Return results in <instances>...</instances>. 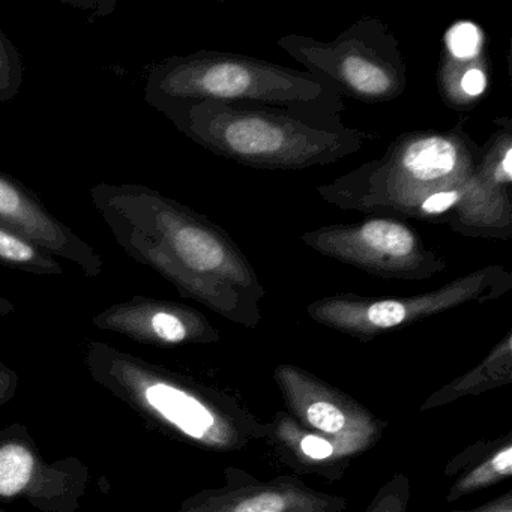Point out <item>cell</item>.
<instances>
[{
	"instance_id": "603a6c76",
	"label": "cell",
	"mask_w": 512,
	"mask_h": 512,
	"mask_svg": "<svg viewBox=\"0 0 512 512\" xmlns=\"http://www.w3.org/2000/svg\"><path fill=\"white\" fill-rule=\"evenodd\" d=\"M449 512H512V491H506L502 496L494 497L493 500L478 506V508Z\"/></svg>"
},
{
	"instance_id": "277c9868",
	"label": "cell",
	"mask_w": 512,
	"mask_h": 512,
	"mask_svg": "<svg viewBox=\"0 0 512 512\" xmlns=\"http://www.w3.org/2000/svg\"><path fill=\"white\" fill-rule=\"evenodd\" d=\"M157 112L206 151L257 170L328 166L361 151L371 137L341 116L260 104L202 101L167 104Z\"/></svg>"
},
{
	"instance_id": "7a4b0ae2",
	"label": "cell",
	"mask_w": 512,
	"mask_h": 512,
	"mask_svg": "<svg viewBox=\"0 0 512 512\" xmlns=\"http://www.w3.org/2000/svg\"><path fill=\"white\" fill-rule=\"evenodd\" d=\"M481 146L458 119L446 131L400 134L383 155L316 187L335 208L368 217L448 224L466 193Z\"/></svg>"
},
{
	"instance_id": "9c48e42d",
	"label": "cell",
	"mask_w": 512,
	"mask_h": 512,
	"mask_svg": "<svg viewBox=\"0 0 512 512\" xmlns=\"http://www.w3.org/2000/svg\"><path fill=\"white\" fill-rule=\"evenodd\" d=\"M89 473L77 458L47 463L23 424L0 428V502L26 499L43 512H77Z\"/></svg>"
},
{
	"instance_id": "9a60e30c",
	"label": "cell",
	"mask_w": 512,
	"mask_h": 512,
	"mask_svg": "<svg viewBox=\"0 0 512 512\" xmlns=\"http://www.w3.org/2000/svg\"><path fill=\"white\" fill-rule=\"evenodd\" d=\"M491 61L487 35L478 23L458 20L442 41L437 89L440 100L458 113L476 109L490 91Z\"/></svg>"
},
{
	"instance_id": "3957f363",
	"label": "cell",
	"mask_w": 512,
	"mask_h": 512,
	"mask_svg": "<svg viewBox=\"0 0 512 512\" xmlns=\"http://www.w3.org/2000/svg\"><path fill=\"white\" fill-rule=\"evenodd\" d=\"M85 367L97 385L149 425L188 445L226 454L268 439L269 422L227 392L103 341L86 343Z\"/></svg>"
},
{
	"instance_id": "30bf717a",
	"label": "cell",
	"mask_w": 512,
	"mask_h": 512,
	"mask_svg": "<svg viewBox=\"0 0 512 512\" xmlns=\"http://www.w3.org/2000/svg\"><path fill=\"white\" fill-rule=\"evenodd\" d=\"M274 380L287 413L308 430L332 437L359 455L382 439L386 427L383 419L310 371L281 364L274 370Z\"/></svg>"
},
{
	"instance_id": "52a82bcc",
	"label": "cell",
	"mask_w": 512,
	"mask_h": 512,
	"mask_svg": "<svg viewBox=\"0 0 512 512\" xmlns=\"http://www.w3.org/2000/svg\"><path fill=\"white\" fill-rule=\"evenodd\" d=\"M511 289L512 274L505 266L485 265L419 295L362 296L347 292L323 296L308 305L307 314L325 328L367 343L464 305L497 301Z\"/></svg>"
},
{
	"instance_id": "5bb4252c",
	"label": "cell",
	"mask_w": 512,
	"mask_h": 512,
	"mask_svg": "<svg viewBox=\"0 0 512 512\" xmlns=\"http://www.w3.org/2000/svg\"><path fill=\"white\" fill-rule=\"evenodd\" d=\"M0 224L25 236L52 256L70 260L88 277L103 274L104 263L97 250L58 220L37 193L4 172H0Z\"/></svg>"
},
{
	"instance_id": "4fadbf2b",
	"label": "cell",
	"mask_w": 512,
	"mask_h": 512,
	"mask_svg": "<svg viewBox=\"0 0 512 512\" xmlns=\"http://www.w3.org/2000/svg\"><path fill=\"white\" fill-rule=\"evenodd\" d=\"M92 323L101 331L116 332L137 343L164 349L221 340L220 331L196 308L148 296H134L110 305L95 314Z\"/></svg>"
},
{
	"instance_id": "ffe728a7",
	"label": "cell",
	"mask_w": 512,
	"mask_h": 512,
	"mask_svg": "<svg viewBox=\"0 0 512 512\" xmlns=\"http://www.w3.org/2000/svg\"><path fill=\"white\" fill-rule=\"evenodd\" d=\"M23 76L22 56L0 28V103H8L19 95Z\"/></svg>"
},
{
	"instance_id": "2e32d148",
	"label": "cell",
	"mask_w": 512,
	"mask_h": 512,
	"mask_svg": "<svg viewBox=\"0 0 512 512\" xmlns=\"http://www.w3.org/2000/svg\"><path fill=\"white\" fill-rule=\"evenodd\" d=\"M266 443L290 469L322 476L329 481L343 478L350 463L359 457L355 449L332 437L308 430L287 412H277L269 422Z\"/></svg>"
},
{
	"instance_id": "e0dca14e",
	"label": "cell",
	"mask_w": 512,
	"mask_h": 512,
	"mask_svg": "<svg viewBox=\"0 0 512 512\" xmlns=\"http://www.w3.org/2000/svg\"><path fill=\"white\" fill-rule=\"evenodd\" d=\"M445 476L455 478L446 502L493 487L512 476V433L494 440H479L448 461Z\"/></svg>"
},
{
	"instance_id": "44dd1931",
	"label": "cell",
	"mask_w": 512,
	"mask_h": 512,
	"mask_svg": "<svg viewBox=\"0 0 512 512\" xmlns=\"http://www.w3.org/2000/svg\"><path fill=\"white\" fill-rule=\"evenodd\" d=\"M410 502V479L395 473L379 488L364 512H407Z\"/></svg>"
},
{
	"instance_id": "cb8c5ba5",
	"label": "cell",
	"mask_w": 512,
	"mask_h": 512,
	"mask_svg": "<svg viewBox=\"0 0 512 512\" xmlns=\"http://www.w3.org/2000/svg\"><path fill=\"white\" fill-rule=\"evenodd\" d=\"M14 310H16V307H14L13 302L0 296V317L10 316L14 313Z\"/></svg>"
},
{
	"instance_id": "d4e9b609",
	"label": "cell",
	"mask_w": 512,
	"mask_h": 512,
	"mask_svg": "<svg viewBox=\"0 0 512 512\" xmlns=\"http://www.w3.org/2000/svg\"><path fill=\"white\" fill-rule=\"evenodd\" d=\"M0 512H5V511H2V509H0Z\"/></svg>"
},
{
	"instance_id": "8992f818",
	"label": "cell",
	"mask_w": 512,
	"mask_h": 512,
	"mask_svg": "<svg viewBox=\"0 0 512 512\" xmlns=\"http://www.w3.org/2000/svg\"><path fill=\"white\" fill-rule=\"evenodd\" d=\"M278 47L341 97L364 104L397 100L407 89V64L397 37L377 17H362L335 40L286 35Z\"/></svg>"
},
{
	"instance_id": "7c38bea8",
	"label": "cell",
	"mask_w": 512,
	"mask_h": 512,
	"mask_svg": "<svg viewBox=\"0 0 512 512\" xmlns=\"http://www.w3.org/2000/svg\"><path fill=\"white\" fill-rule=\"evenodd\" d=\"M224 484L188 497L178 512H346V497L325 493L295 475L262 481L229 467Z\"/></svg>"
},
{
	"instance_id": "6da1fadb",
	"label": "cell",
	"mask_w": 512,
	"mask_h": 512,
	"mask_svg": "<svg viewBox=\"0 0 512 512\" xmlns=\"http://www.w3.org/2000/svg\"><path fill=\"white\" fill-rule=\"evenodd\" d=\"M89 193L131 259L154 269L182 298L235 325H260L265 286L226 229L146 185L100 182Z\"/></svg>"
},
{
	"instance_id": "8fae6325",
	"label": "cell",
	"mask_w": 512,
	"mask_h": 512,
	"mask_svg": "<svg viewBox=\"0 0 512 512\" xmlns=\"http://www.w3.org/2000/svg\"><path fill=\"white\" fill-rule=\"evenodd\" d=\"M494 131L481 146L478 164L446 226L467 238H512V119L494 118Z\"/></svg>"
},
{
	"instance_id": "ac0fdd59",
	"label": "cell",
	"mask_w": 512,
	"mask_h": 512,
	"mask_svg": "<svg viewBox=\"0 0 512 512\" xmlns=\"http://www.w3.org/2000/svg\"><path fill=\"white\" fill-rule=\"evenodd\" d=\"M511 383L512 331H508L476 367L428 395L427 400L419 407V412L446 406L461 398L475 397Z\"/></svg>"
},
{
	"instance_id": "7402d4cb",
	"label": "cell",
	"mask_w": 512,
	"mask_h": 512,
	"mask_svg": "<svg viewBox=\"0 0 512 512\" xmlns=\"http://www.w3.org/2000/svg\"><path fill=\"white\" fill-rule=\"evenodd\" d=\"M19 374L0 362V406L10 403L19 391Z\"/></svg>"
},
{
	"instance_id": "5b68a950",
	"label": "cell",
	"mask_w": 512,
	"mask_h": 512,
	"mask_svg": "<svg viewBox=\"0 0 512 512\" xmlns=\"http://www.w3.org/2000/svg\"><path fill=\"white\" fill-rule=\"evenodd\" d=\"M145 100L155 110L202 101L260 104L325 116H341L346 110L340 92L308 71L215 50L172 56L152 65Z\"/></svg>"
},
{
	"instance_id": "d6986e66",
	"label": "cell",
	"mask_w": 512,
	"mask_h": 512,
	"mask_svg": "<svg viewBox=\"0 0 512 512\" xmlns=\"http://www.w3.org/2000/svg\"><path fill=\"white\" fill-rule=\"evenodd\" d=\"M0 265L26 274L46 277L64 272L52 254L25 236L0 224Z\"/></svg>"
},
{
	"instance_id": "ba28073f",
	"label": "cell",
	"mask_w": 512,
	"mask_h": 512,
	"mask_svg": "<svg viewBox=\"0 0 512 512\" xmlns=\"http://www.w3.org/2000/svg\"><path fill=\"white\" fill-rule=\"evenodd\" d=\"M301 242L320 256L382 280H430L448 269L445 257L398 218L368 217L317 227L302 233Z\"/></svg>"
}]
</instances>
